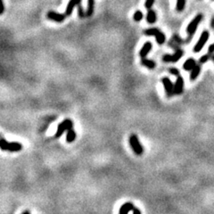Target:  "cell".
<instances>
[{"label": "cell", "mask_w": 214, "mask_h": 214, "mask_svg": "<svg viewBox=\"0 0 214 214\" xmlns=\"http://www.w3.org/2000/svg\"><path fill=\"white\" fill-rule=\"evenodd\" d=\"M0 148L2 151L20 152L22 149V145L19 142H7L5 138L0 140Z\"/></svg>", "instance_id": "6da1fadb"}, {"label": "cell", "mask_w": 214, "mask_h": 214, "mask_svg": "<svg viewBox=\"0 0 214 214\" xmlns=\"http://www.w3.org/2000/svg\"><path fill=\"white\" fill-rule=\"evenodd\" d=\"M129 145H130L131 148H132L133 152L137 155H141L144 153V148H143L142 145L140 144V142H139V139H138L137 135H135V134L131 135L129 137Z\"/></svg>", "instance_id": "7a4b0ae2"}, {"label": "cell", "mask_w": 214, "mask_h": 214, "mask_svg": "<svg viewBox=\"0 0 214 214\" xmlns=\"http://www.w3.org/2000/svg\"><path fill=\"white\" fill-rule=\"evenodd\" d=\"M203 20V14L199 13L197 14L195 17L190 22V23L188 24V26L186 28V32L189 36H192L194 34V32L197 30V27H198L199 23L201 22V21Z\"/></svg>", "instance_id": "3957f363"}, {"label": "cell", "mask_w": 214, "mask_h": 214, "mask_svg": "<svg viewBox=\"0 0 214 214\" xmlns=\"http://www.w3.org/2000/svg\"><path fill=\"white\" fill-rule=\"evenodd\" d=\"M73 127V122L70 119H66L63 120V122H61L60 124L57 127V130L55 133V137H60L63 133L64 131H66L70 129H71Z\"/></svg>", "instance_id": "277c9868"}, {"label": "cell", "mask_w": 214, "mask_h": 214, "mask_svg": "<svg viewBox=\"0 0 214 214\" xmlns=\"http://www.w3.org/2000/svg\"><path fill=\"white\" fill-rule=\"evenodd\" d=\"M209 37H210V33L209 31L207 30H204L203 33L201 34L200 36V38L198 39V41H197V43L195 44L194 47V53H199L203 47L204 46L205 43L207 42L208 39H209Z\"/></svg>", "instance_id": "5b68a950"}, {"label": "cell", "mask_w": 214, "mask_h": 214, "mask_svg": "<svg viewBox=\"0 0 214 214\" xmlns=\"http://www.w3.org/2000/svg\"><path fill=\"white\" fill-rule=\"evenodd\" d=\"M183 55L182 49H177L175 54L173 55H165L162 56V61L166 63H176L178 60L181 59V57Z\"/></svg>", "instance_id": "8992f818"}, {"label": "cell", "mask_w": 214, "mask_h": 214, "mask_svg": "<svg viewBox=\"0 0 214 214\" xmlns=\"http://www.w3.org/2000/svg\"><path fill=\"white\" fill-rule=\"evenodd\" d=\"M162 85L166 90V93L168 96H171L174 95V85L168 77H164L162 79Z\"/></svg>", "instance_id": "52a82bcc"}, {"label": "cell", "mask_w": 214, "mask_h": 214, "mask_svg": "<svg viewBox=\"0 0 214 214\" xmlns=\"http://www.w3.org/2000/svg\"><path fill=\"white\" fill-rule=\"evenodd\" d=\"M66 14L64 13H59L54 11H49L46 14V17L49 20L55 21L56 22H63L65 19H66Z\"/></svg>", "instance_id": "ba28073f"}, {"label": "cell", "mask_w": 214, "mask_h": 214, "mask_svg": "<svg viewBox=\"0 0 214 214\" xmlns=\"http://www.w3.org/2000/svg\"><path fill=\"white\" fill-rule=\"evenodd\" d=\"M184 89V79L180 75L178 76L174 84V95H181Z\"/></svg>", "instance_id": "9c48e42d"}, {"label": "cell", "mask_w": 214, "mask_h": 214, "mask_svg": "<svg viewBox=\"0 0 214 214\" xmlns=\"http://www.w3.org/2000/svg\"><path fill=\"white\" fill-rule=\"evenodd\" d=\"M80 3H81V0H70L68 5H67V7H66L65 14H66L67 16H70L72 13V12H73L74 7L79 5Z\"/></svg>", "instance_id": "30bf717a"}, {"label": "cell", "mask_w": 214, "mask_h": 214, "mask_svg": "<svg viewBox=\"0 0 214 214\" xmlns=\"http://www.w3.org/2000/svg\"><path fill=\"white\" fill-rule=\"evenodd\" d=\"M152 43L149 42V41H147V42L145 43V45L142 46L140 52H139V55H140L141 58H145V57L148 55V53H149L151 51L152 49Z\"/></svg>", "instance_id": "8fae6325"}, {"label": "cell", "mask_w": 214, "mask_h": 214, "mask_svg": "<svg viewBox=\"0 0 214 214\" xmlns=\"http://www.w3.org/2000/svg\"><path fill=\"white\" fill-rule=\"evenodd\" d=\"M136 207L133 205V203H124L123 205H121V207L120 208V211H119V213L120 214H127L129 213V211H133Z\"/></svg>", "instance_id": "7c38bea8"}, {"label": "cell", "mask_w": 214, "mask_h": 214, "mask_svg": "<svg viewBox=\"0 0 214 214\" xmlns=\"http://www.w3.org/2000/svg\"><path fill=\"white\" fill-rule=\"evenodd\" d=\"M195 65H196L195 60L193 59V58H189L185 62V63L183 65V69L186 70V71H192Z\"/></svg>", "instance_id": "4fadbf2b"}, {"label": "cell", "mask_w": 214, "mask_h": 214, "mask_svg": "<svg viewBox=\"0 0 214 214\" xmlns=\"http://www.w3.org/2000/svg\"><path fill=\"white\" fill-rule=\"evenodd\" d=\"M201 72V66L200 65H195V66L194 67V69L191 71L190 72V80L191 81H194L197 79V77L199 76V74Z\"/></svg>", "instance_id": "5bb4252c"}, {"label": "cell", "mask_w": 214, "mask_h": 214, "mask_svg": "<svg viewBox=\"0 0 214 214\" xmlns=\"http://www.w3.org/2000/svg\"><path fill=\"white\" fill-rule=\"evenodd\" d=\"M156 19H157V16H156V13L152 10V9H149L148 10V13H147V15H146V21L148 23L150 24H153L156 22Z\"/></svg>", "instance_id": "9a60e30c"}, {"label": "cell", "mask_w": 214, "mask_h": 214, "mask_svg": "<svg viewBox=\"0 0 214 214\" xmlns=\"http://www.w3.org/2000/svg\"><path fill=\"white\" fill-rule=\"evenodd\" d=\"M94 8H95V0H88L87 1V16L90 17L94 13Z\"/></svg>", "instance_id": "2e32d148"}, {"label": "cell", "mask_w": 214, "mask_h": 214, "mask_svg": "<svg viewBox=\"0 0 214 214\" xmlns=\"http://www.w3.org/2000/svg\"><path fill=\"white\" fill-rule=\"evenodd\" d=\"M141 63H142V65H144L145 67L148 68V69H154L156 66V63L153 60L146 59V58H142Z\"/></svg>", "instance_id": "e0dca14e"}, {"label": "cell", "mask_w": 214, "mask_h": 214, "mask_svg": "<svg viewBox=\"0 0 214 214\" xmlns=\"http://www.w3.org/2000/svg\"><path fill=\"white\" fill-rule=\"evenodd\" d=\"M76 139V132L74 129L71 128L67 130V135H66V141L68 143H71Z\"/></svg>", "instance_id": "ac0fdd59"}, {"label": "cell", "mask_w": 214, "mask_h": 214, "mask_svg": "<svg viewBox=\"0 0 214 214\" xmlns=\"http://www.w3.org/2000/svg\"><path fill=\"white\" fill-rule=\"evenodd\" d=\"M155 39H156V41H157V43L159 44V45H162L164 42H165V40H166V37H165V35H164L162 32L160 30L158 33H157V35L155 36Z\"/></svg>", "instance_id": "d6986e66"}, {"label": "cell", "mask_w": 214, "mask_h": 214, "mask_svg": "<svg viewBox=\"0 0 214 214\" xmlns=\"http://www.w3.org/2000/svg\"><path fill=\"white\" fill-rule=\"evenodd\" d=\"M160 31L159 29L157 28H151V29H147L144 31V33L146 35V36H156L157 35V33Z\"/></svg>", "instance_id": "ffe728a7"}, {"label": "cell", "mask_w": 214, "mask_h": 214, "mask_svg": "<svg viewBox=\"0 0 214 214\" xmlns=\"http://www.w3.org/2000/svg\"><path fill=\"white\" fill-rule=\"evenodd\" d=\"M186 5V0H177L176 9L178 12H182Z\"/></svg>", "instance_id": "44dd1931"}, {"label": "cell", "mask_w": 214, "mask_h": 214, "mask_svg": "<svg viewBox=\"0 0 214 214\" xmlns=\"http://www.w3.org/2000/svg\"><path fill=\"white\" fill-rule=\"evenodd\" d=\"M143 13L141 12V11H139V10H137V11H136L135 13H134V15H133V19H134V21L135 22H140L142 19H143Z\"/></svg>", "instance_id": "7402d4cb"}, {"label": "cell", "mask_w": 214, "mask_h": 214, "mask_svg": "<svg viewBox=\"0 0 214 214\" xmlns=\"http://www.w3.org/2000/svg\"><path fill=\"white\" fill-rule=\"evenodd\" d=\"M78 13H79V16L80 18H84V17H86V16H87L86 12H84L83 7L80 5V4L79 5V7H78Z\"/></svg>", "instance_id": "603a6c76"}, {"label": "cell", "mask_w": 214, "mask_h": 214, "mask_svg": "<svg viewBox=\"0 0 214 214\" xmlns=\"http://www.w3.org/2000/svg\"><path fill=\"white\" fill-rule=\"evenodd\" d=\"M210 58H211L210 54L209 55H203L201 58L199 59V62H200V63H205L207 61L210 60Z\"/></svg>", "instance_id": "cb8c5ba5"}, {"label": "cell", "mask_w": 214, "mask_h": 214, "mask_svg": "<svg viewBox=\"0 0 214 214\" xmlns=\"http://www.w3.org/2000/svg\"><path fill=\"white\" fill-rule=\"evenodd\" d=\"M154 4V0H146L145 3V6L147 10H149L152 8V6Z\"/></svg>", "instance_id": "d4e9b609"}, {"label": "cell", "mask_w": 214, "mask_h": 214, "mask_svg": "<svg viewBox=\"0 0 214 214\" xmlns=\"http://www.w3.org/2000/svg\"><path fill=\"white\" fill-rule=\"evenodd\" d=\"M170 73L172 74V75H175V76H179V71L176 68H170Z\"/></svg>", "instance_id": "484cf974"}, {"label": "cell", "mask_w": 214, "mask_h": 214, "mask_svg": "<svg viewBox=\"0 0 214 214\" xmlns=\"http://www.w3.org/2000/svg\"><path fill=\"white\" fill-rule=\"evenodd\" d=\"M208 52H209L210 55H211V54L214 53V44H212V45H211V46H209V48H208Z\"/></svg>", "instance_id": "4316f807"}, {"label": "cell", "mask_w": 214, "mask_h": 214, "mask_svg": "<svg viewBox=\"0 0 214 214\" xmlns=\"http://www.w3.org/2000/svg\"><path fill=\"white\" fill-rule=\"evenodd\" d=\"M0 3H1V12H0V13H4V11H5V5H4V2H3V0H0Z\"/></svg>", "instance_id": "83f0119b"}, {"label": "cell", "mask_w": 214, "mask_h": 214, "mask_svg": "<svg viewBox=\"0 0 214 214\" xmlns=\"http://www.w3.org/2000/svg\"><path fill=\"white\" fill-rule=\"evenodd\" d=\"M132 211H133V213H134V214H141V211H139L138 209H137V208H135Z\"/></svg>", "instance_id": "f1b7e54d"}, {"label": "cell", "mask_w": 214, "mask_h": 214, "mask_svg": "<svg viewBox=\"0 0 214 214\" xmlns=\"http://www.w3.org/2000/svg\"><path fill=\"white\" fill-rule=\"evenodd\" d=\"M30 211H24L22 212V214H30Z\"/></svg>", "instance_id": "f546056e"}, {"label": "cell", "mask_w": 214, "mask_h": 214, "mask_svg": "<svg viewBox=\"0 0 214 214\" xmlns=\"http://www.w3.org/2000/svg\"><path fill=\"white\" fill-rule=\"evenodd\" d=\"M211 27H212V29L214 30V17H213L212 20H211Z\"/></svg>", "instance_id": "4dcf8cb0"}, {"label": "cell", "mask_w": 214, "mask_h": 214, "mask_svg": "<svg viewBox=\"0 0 214 214\" xmlns=\"http://www.w3.org/2000/svg\"><path fill=\"white\" fill-rule=\"evenodd\" d=\"M211 59H212V61L214 62V55H213L211 56Z\"/></svg>", "instance_id": "1f68e13d"}]
</instances>
